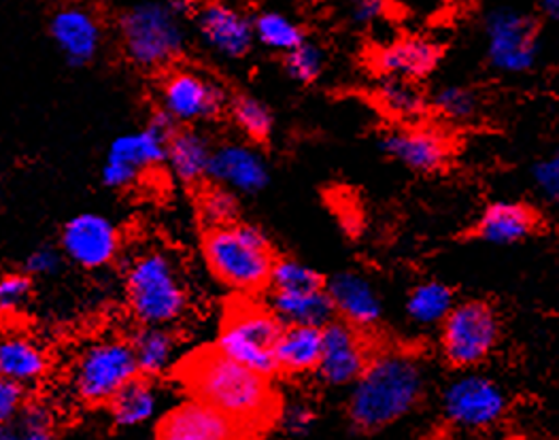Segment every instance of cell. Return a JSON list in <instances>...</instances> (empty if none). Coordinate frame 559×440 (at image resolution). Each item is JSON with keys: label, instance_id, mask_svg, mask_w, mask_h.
<instances>
[{"label": "cell", "instance_id": "obj_12", "mask_svg": "<svg viewBox=\"0 0 559 440\" xmlns=\"http://www.w3.org/2000/svg\"><path fill=\"white\" fill-rule=\"evenodd\" d=\"M60 249L80 269L100 271L111 266L120 255V230L100 213H80L64 224Z\"/></svg>", "mask_w": 559, "mask_h": 440}, {"label": "cell", "instance_id": "obj_45", "mask_svg": "<svg viewBox=\"0 0 559 440\" xmlns=\"http://www.w3.org/2000/svg\"><path fill=\"white\" fill-rule=\"evenodd\" d=\"M432 2H435V0H408V4H415L417 9L424 7V4H432Z\"/></svg>", "mask_w": 559, "mask_h": 440}, {"label": "cell", "instance_id": "obj_21", "mask_svg": "<svg viewBox=\"0 0 559 440\" xmlns=\"http://www.w3.org/2000/svg\"><path fill=\"white\" fill-rule=\"evenodd\" d=\"M442 49L435 40L406 37L385 45L374 56V67L381 75L419 81L432 75L439 67Z\"/></svg>", "mask_w": 559, "mask_h": 440}, {"label": "cell", "instance_id": "obj_44", "mask_svg": "<svg viewBox=\"0 0 559 440\" xmlns=\"http://www.w3.org/2000/svg\"><path fill=\"white\" fill-rule=\"evenodd\" d=\"M543 13L556 22L559 17V0H543Z\"/></svg>", "mask_w": 559, "mask_h": 440}, {"label": "cell", "instance_id": "obj_8", "mask_svg": "<svg viewBox=\"0 0 559 440\" xmlns=\"http://www.w3.org/2000/svg\"><path fill=\"white\" fill-rule=\"evenodd\" d=\"M139 374L130 341L100 338L81 349L73 366V390L81 402L100 406Z\"/></svg>", "mask_w": 559, "mask_h": 440}, {"label": "cell", "instance_id": "obj_14", "mask_svg": "<svg viewBox=\"0 0 559 440\" xmlns=\"http://www.w3.org/2000/svg\"><path fill=\"white\" fill-rule=\"evenodd\" d=\"M360 328L349 321L330 320L321 328V358L318 372L328 385H352L370 360Z\"/></svg>", "mask_w": 559, "mask_h": 440}, {"label": "cell", "instance_id": "obj_41", "mask_svg": "<svg viewBox=\"0 0 559 440\" xmlns=\"http://www.w3.org/2000/svg\"><path fill=\"white\" fill-rule=\"evenodd\" d=\"M347 7L352 22L356 26L368 28L385 17L390 0H347Z\"/></svg>", "mask_w": 559, "mask_h": 440}, {"label": "cell", "instance_id": "obj_4", "mask_svg": "<svg viewBox=\"0 0 559 440\" xmlns=\"http://www.w3.org/2000/svg\"><path fill=\"white\" fill-rule=\"evenodd\" d=\"M204 260L215 280L237 292H260L269 285L275 253L266 235L249 224L213 228L204 245Z\"/></svg>", "mask_w": 559, "mask_h": 440}, {"label": "cell", "instance_id": "obj_2", "mask_svg": "<svg viewBox=\"0 0 559 440\" xmlns=\"http://www.w3.org/2000/svg\"><path fill=\"white\" fill-rule=\"evenodd\" d=\"M352 385L349 419L356 430L372 435L399 424L419 406L426 394V370L404 352H385L370 358Z\"/></svg>", "mask_w": 559, "mask_h": 440}, {"label": "cell", "instance_id": "obj_9", "mask_svg": "<svg viewBox=\"0 0 559 440\" xmlns=\"http://www.w3.org/2000/svg\"><path fill=\"white\" fill-rule=\"evenodd\" d=\"M442 356L453 368H475L487 360L500 343V318L489 302L466 300L453 305L440 323Z\"/></svg>", "mask_w": 559, "mask_h": 440}, {"label": "cell", "instance_id": "obj_11", "mask_svg": "<svg viewBox=\"0 0 559 440\" xmlns=\"http://www.w3.org/2000/svg\"><path fill=\"white\" fill-rule=\"evenodd\" d=\"M485 43L493 69L521 75L532 71L540 56V26L521 11L500 7L485 17Z\"/></svg>", "mask_w": 559, "mask_h": 440}, {"label": "cell", "instance_id": "obj_22", "mask_svg": "<svg viewBox=\"0 0 559 440\" xmlns=\"http://www.w3.org/2000/svg\"><path fill=\"white\" fill-rule=\"evenodd\" d=\"M334 311L356 328L374 325L383 316V302L374 285L358 273H338L325 281Z\"/></svg>", "mask_w": 559, "mask_h": 440}, {"label": "cell", "instance_id": "obj_38", "mask_svg": "<svg viewBox=\"0 0 559 440\" xmlns=\"http://www.w3.org/2000/svg\"><path fill=\"white\" fill-rule=\"evenodd\" d=\"M200 213H202L204 222L211 224L213 228L235 224L237 217H239V199L233 190H228L224 186H217V188L202 194Z\"/></svg>", "mask_w": 559, "mask_h": 440}, {"label": "cell", "instance_id": "obj_15", "mask_svg": "<svg viewBox=\"0 0 559 440\" xmlns=\"http://www.w3.org/2000/svg\"><path fill=\"white\" fill-rule=\"evenodd\" d=\"M49 35L69 67H87L103 47V26L98 17L83 7H62L49 20Z\"/></svg>", "mask_w": 559, "mask_h": 440}, {"label": "cell", "instance_id": "obj_10", "mask_svg": "<svg viewBox=\"0 0 559 440\" xmlns=\"http://www.w3.org/2000/svg\"><path fill=\"white\" fill-rule=\"evenodd\" d=\"M440 406L447 424L455 430L487 432L507 417L509 399L493 379L471 370L447 383Z\"/></svg>", "mask_w": 559, "mask_h": 440}, {"label": "cell", "instance_id": "obj_26", "mask_svg": "<svg viewBox=\"0 0 559 440\" xmlns=\"http://www.w3.org/2000/svg\"><path fill=\"white\" fill-rule=\"evenodd\" d=\"M211 143L199 130H175L168 139L166 164L173 175L188 186H197L206 177V168L211 160Z\"/></svg>", "mask_w": 559, "mask_h": 440}, {"label": "cell", "instance_id": "obj_39", "mask_svg": "<svg viewBox=\"0 0 559 440\" xmlns=\"http://www.w3.org/2000/svg\"><path fill=\"white\" fill-rule=\"evenodd\" d=\"M62 262H64V253L62 249H56L51 245H39L35 247L26 258H24V273L28 277H53L60 273L62 269Z\"/></svg>", "mask_w": 559, "mask_h": 440}, {"label": "cell", "instance_id": "obj_20", "mask_svg": "<svg viewBox=\"0 0 559 440\" xmlns=\"http://www.w3.org/2000/svg\"><path fill=\"white\" fill-rule=\"evenodd\" d=\"M49 372V356L39 341L20 330H0V377L31 390Z\"/></svg>", "mask_w": 559, "mask_h": 440}, {"label": "cell", "instance_id": "obj_36", "mask_svg": "<svg viewBox=\"0 0 559 440\" xmlns=\"http://www.w3.org/2000/svg\"><path fill=\"white\" fill-rule=\"evenodd\" d=\"M33 277H28L24 271L4 273L0 277V318L9 320L22 316L33 300Z\"/></svg>", "mask_w": 559, "mask_h": 440}, {"label": "cell", "instance_id": "obj_29", "mask_svg": "<svg viewBox=\"0 0 559 440\" xmlns=\"http://www.w3.org/2000/svg\"><path fill=\"white\" fill-rule=\"evenodd\" d=\"M455 305V294L440 281H424L415 285L406 300V316L417 325H440Z\"/></svg>", "mask_w": 559, "mask_h": 440}, {"label": "cell", "instance_id": "obj_28", "mask_svg": "<svg viewBox=\"0 0 559 440\" xmlns=\"http://www.w3.org/2000/svg\"><path fill=\"white\" fill-rule=\"evenodd\" d=\"M132 352L139 366V374L160 377L177 356V338L168 330V325H141L132 341Z\"/></svg>", "mask_w": 559, "mask_h": 440}, {"label": "cell", "instance_id": "obj_35", "mask_svg": "<svg viewBox=\"0 0 559 440\" xmlns=\"http://www.w3.org/2000/svg\"><path fill=\"white\" fill-rule=\"evenodd\" d=\"M432 107L444 120L466 123L475 120L479 114V98L473 90L462 85H444L435 94Z\"/></svg>", "mask_w": 559, "mask_h": 440}, {"label": "cell", "instance_id": "obj_19", "mask_svg": "<svg viewBox=\"0 0 559 440\" xmlns=\"http://www.w3.org/2000/svg\"><path fill=\"white\" fill-rule=\"evenodd\" d=\"M381 150L392 160L404 164L415 173H437L449 158V145L439 132L428 128H396L388 130Z\"/></svg>", "mask_w": 559, "mask_h": 440}, {"label": "cell", "instance_id": "obj_3", "mask_svg": "<svg viewBox=\"0 0 559 440\" xmlns=\"http://www.w3.org/2000/svg\"><path fill=\"white\" fill-rule=\"evenodd\" d=\"M123 285L128 309L141 325H173L188 313L190 294L179 264L162 249L136 253Z\"/></svg>", "mask_w": 559, "mask_h": 440}, {"label": "cell", "instance_id": "obj_30", "mask_svg": "<svg viewBox=\"0 0 559 440\" xmlns=\"http://www.w3.org/2000/svg\"><path fill=\"white\" fill-rule=\"evenodd\" d=\"M377 94H379V100L385 107V111H390L392 116L402 118V120L419 118L428 107L426 96L415 85V81L383 75V81L379 83Z\"/></svg>", "mask_w": 559, "mask_h": 440}, {"label": "cell", "instance_id": "obj_13", "mask_svg": "<svg viewBox=\"0 0 559 440\" xmlns=\"http://www.w3.org/2000/svg\"><path fill=\"white\" fill-rule=\"evenodd\" d=\"M160 105L177 123H194L217 118L226 107V94L202 73L177 69L162 80Z\"/></svg>", "mask_w": 559, "mask_h": 440}, {"label": "cell", "instance_id": "obj_33", "mask_svg": "<svg viewBox=\"0 0 559 440\" xmlns=\"http://www.w3.org/2000/svg\"><path fill=\"white\" fill-rule=\"evenodd\" d=\"M15 440H49L56 437L58 421L49 404L40 401H26L11 421Z\"/></svg>", "mask_w": 559, "mask_h": 440}, {"label": "cell", "instance_id": "obj_7", "mask_svg": "<svg viewBox=\"0 0 559 440\" xmlns=\"http://www.w3.org/2000/svg\"><path fill=\"white\" fill-rule=\"evenodd\" d=\"M281 328L283 323L271 309H262L255 305L233 307L222 325L217 349L224 356L271 379L280 372L275 360V345Z\"/></svg>", "mask_w": 559, "mask_h": 440}, {"label": "cell", "instance_id": "obj_23", "mask_svg": "<svg viewBox=\"0 0 559 440\" xmlns=\"http://www.w3.org/2000/svg\"><path fill=\"white\" fill-rule=\"evenodd\" d=\"M538 213L523 202L489 204L477 222V237L491 245H515L532 237L538 228Z\"/></svg>", "mask_w": 559, "mask_h": 440}, {"label": "cell", "instance_id": "obj_34", "mask_svg": "<svg viewBox=\"0 0 559 440\" xmlns=\"http://www.w3.org/2000/svg\"><path fill=\"white\" fill-rule=\"evenodd\" d=\"M323 285L325 280L320 273L298 260H275L269 277V287L273 292H285V294L313 292V289H321Z\"/></svg>", "mask_w": 559, "mask_h": 440}, {"label": "cell", "instance_id": "obj_42", "mask_svg": "<svg viewBox=\"0 0 559 440\" xmlns=\"http://www.w3.org/2000/svg\"><path fill=\"white\" fill-rule=\"evenodd\" d=\"M26 401V388L0 377V426L13 421Z\"/></svg>", "mask_w": 559, "mask_h": 440}, {"label": "cell", "instance_id": "obj_25", "mask_svg": "<svg viewBox=\"0 0 559 440\" xmlns=\"http://www.w3.org/2000/svg\"><path fill=\"white\" fill-rule=\"evenodd\" d=\"M107 404L114 424L121 430H132L154 421L160 411V394L152 377L136 374Z\"/></svg>", "mask_w": 559, "mask_h": 440}, {"label": "cell", "instance_id": "obj_16", "mask_svg": "<svg viewBox=\"0 0 559 440\" xmlns=\"http://www.w3.org/2000/svg\"><path fill=\"white\" fill-rule=\"evenodd\" d=\"M206 177L235 194H258L271 181L269 166L260 152L239 143H226L211 152Z\"/></svg>", "mask_w": 559, "mask_h": 440}, {"label": "cell", "instance_id": "obj_1", "mask_svg": "<svg viewBox=\"0 0 559 440\" xmlns=\"http://www.w3.org/2000/svg\"><path fill=\"white\" fill-rule=\"evenodd\" d=\"M183 377L199 401L233 419L245 437L255 428H266L277 415L269 377L224 356L219 349L202 352L186 361Z\"/></svg>", "mask_w": 559, "mask_h": 440}, {"label": "cell", "instance_id": "obj_24", "mask_svg": "<svg viewBox=\"0 0 559 440\" xmlns=\"http://www.w3.org/2000/svg\"><path fill=\"white\" fill-rule=\"evenodd\" d=\"M321 328L307 323H283L275 345L277 368L285 374L318 370L321 358Z\"/></svg>", "mask_w": 559, "mask_h": 440}, {"label": "cell", "instance_id": "obj_32", "mask_svg": "<svg viewBox=\"0 0 559 440\" xmlns=\"http://www.w3.org/2000/svg\"><path fill=\"white\" fill-rule=\"evenodd\" d=\"M230 114H233V120L237 123L240 132L247 139H251L253 143H264L271 139L273 128H275V118L262 100L247 96V94L237 96L230 103Z\"/></svg>", "mask_w": 559, "mask_h": 440}, {"label": "cell", "instance_id": "obj_6", "mask_svg": "<svg viewBox=\"0 0 559 440\" xmlns=\"http://www.w3.org/2000/svg\"><path fill=\"white\" fill-rule=\"evenodd\" d=\"M177 126L179 123L160 109L145 128L114 139L100 170L103 186L109 190H128L139 183L147 170L166 164L168 139Z\"/></svg>", "mask_w": 559, "mask_h": 440}, {"label": "cell", "instance_id": "obj_17", "mask_svg": "<svg viewBox=\"0 0 559 440\" xmlns=\"http://www.w3.org/2000/svg\"><path fill=\"white\" fill-rule=\"evenodd\" d=\"M156 435L166 440H226L245 437L239 426L206 402L190 401L168 411Z\"/></svg>", "mask_w": 559, "mask_h": 440}, {"label": "cell", "instance_id": "obj_40", "mask_svg": "<svg viewBox=\"0 0 559 440\" xmlns=\"http://www.w3.org/2000/svg\"><path fill=\"white\" fill-rule=\"evenodd\" d=\"M281 428L289 437H307L313 430L316 413L307 402H287L280 411Z\"/></svg>", "mask_w": 559, "mask_h": 440}, {"label": "cell", "instance_id": "obj_5", "mask_svg": "<svg viewBox=\"0 0 559 440\" xmlns=\"http://www.w3.org/2000/svg\"><path fill=\"white\" fill-rule=\"evenodd\" d=\"M120 37L126 58L143 71L173 64L188 39L181 15L162 2H143L126 11L120 17Z\"/></svg>", "mask_w": 559, "mask_h": 440}, {"label": "cell", "instance_id": "obj_37", "mask_svg": "<svg viewBox=\"0 0 559 440\" xmlns=\"http://www.w3.org/2000/svg\"><path fill=\"white\" fill-rule=\"evenodd\" d=\"M323 62L321 47L305 39L285 53V73L298 83H313L323 73Z\"/></svg>", "mask_w": 559, "mask_h": 440}, {"label": "cell", "instance_id": "obj_43", "mask_svg": "<svg viewBox=\"0 0 559 440\" xmlns=\"http://www.w3.org/2000/svg\"><path fill=\"white\" fill-rule=\"evenodd\" d=\"M532 177H534V183L536 188H540V194L547 199V201L556 202L559 199V160L556 158H547V160H540L534 170H532Z\"/></svg>", "mask_w": 559, "mask_h": 440}, {"label": "cell", "instance_id": "obj_31", "mask_svg": "<svg viewBox=\"0 0 559 440\" xmlns=\"http://www.w3.org/2000/svg\"><path fill=\"white\" fill-rule=\"evenodd\" d=\"M253 37L273 51L287 53L305 40V31L281 11H264L253 22Z\"/></svg>", "mask_w": 559, "mask_h": 440}, {"label": "cell", "instance_id": "obj_27", "mask_svg": "<svg viewBox=\"0 0 559 440\" xmlns=\"http://www.w3.org/2000/svg\"><path fill=\"white\" fill-rule=\"evenodd\" d=\"M271 311L281 323H307V325H325L334 320V305L325 292V285L313 292H273Z\"/></svg>", "mask_w": 559, "mask_h": 440}, {"label": "cell", "instance_id": "obj_18", "mask_svg": "<svg viewBox=\"0 0 559 440\" xmlns=\"http://www.w3.org/2000/svg\"><path fill=\"white\" fill-rule=\"evenodd\" d=\"M197 26L202 40L230 60L245 58L255 43L253 24L235 7L224 2L204 4L197 15Z\"/></svg>", "mask_w": 559, "mask_h": 440}]
</instances>
